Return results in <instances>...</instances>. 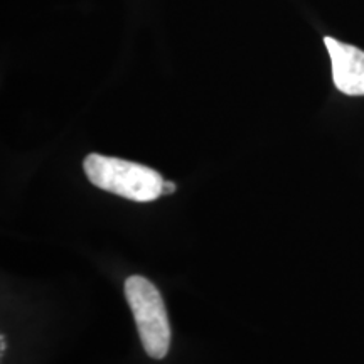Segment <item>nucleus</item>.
Segmentation results:
<instances>
[{"label":"nucleus","instance_id":"obj_2","mask_svg":"<svg viewBox=\"0 0 364 364\" xmlns=\"http://www.w3.org/2000/svg\"><path fill=\"white\" fill-rule=\"evenodd\" d=\"M125 297L145 353L154 359L166 358L171 348V326L157 287L145 277L132 275L125 282Z\"/></svg>","mask_w":364,"mask_h":364},{"label":"nucleus","instance_id":"obj_4","mask_svg":"<svg viewBox=\"0 0 364 364\" xmlns=\"http://www.w3.org/2000/svg\"><path fill=\"white\" fill-rule=\"evenodd\" d=\"M176 193V184L171 181H164V188H162V196L167 194H174Z\"/></svg>","mask_w":364,"mask_h":364},{"label":"nucleus","instance_id":"obj_3","mask_svg":"<svg viewBox=\"0 0 364 364\" xmlns=\"http://www.w3.org/2000/svg\"><path fill=\"white\" fill-rule=\"evenodd\" d=\"M332 65V80L341 93L364 97V51L334 38H324Z\"/></svg>","mask_w":364,"mask_h":364},{"label":"nucleus","instance_id":"obj_5","mask_svg":"<svg viewBox=\"0 0 364 364\" xmlns=\"http://www.w3.org/2000/svg\"><path fill=\"white\" fill-rule=\"evenodd\" d=\"M6 346H7V344H6V338H4V336H2V343H0V348H2V353L6 351Z\"/></svg>","mask_w":364,"mask_h":364},{"label":"nucleus","instance_id":"obj_1","mask_svg":"<svg viewBox=\"0 0 364 364\" xmlns=\"http://www.w3.org/2000/svg\"><path fill=\"white\" fill-rule=\"evenodd\" d=\"M83 167L91 184L130 201L150 203L162 196V176L142 164L90 154Z\"/></svg>","mask_w":364,"mask_h":364}]
</instances>
